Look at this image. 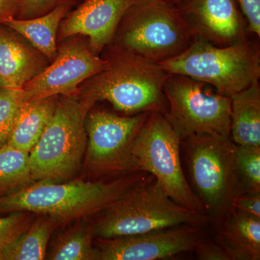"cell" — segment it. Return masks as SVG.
<instances>
[{"mask_svg":"<svg viewBox=\"0 0 260 260\" xmlns=\"http://www.w3.org/2000/svg\"><path fill=\"white\" fill-rule=\"evenodd\" d=\"M49 259L97 260L96 250L92 246L91 232L84 225L68 231L56 241Z\"/></svg>","mask_w":260,"mask_h":260,"instance_id":"obj_22","label":"cell"},{"mask_svg":"<svg viewBox=\"0 0 260 260\" xmlns=\"http://www.w3.org/2000/svg\"><path fill=\"white\" fill-rule=\"evenodd\" d=\"M3 86H2V84H1V83H0V90H1L2 89H3Z\"/></svg>","mask_w":260,"mask_h":260,"instance_id":"obj_32","label":"cell"},{"mask_svg":"<svg viewBox=\"0 0 260 260\" xmlns=\"http://www.w3.org/2000/svg\"><path fill=\"white\" fill-rule=\"evenodd\" d=\"M108 63L90 50L88 45L74 39L57 49L50 65L24 85L27 102L78 94L79 85L102 72Z\"/></svg>","mask_w":260,"mask_h":260,"instance_id":"obj_11","label":"cell"},{"mask_svg":"<svg viewBox=\"0 0 260 260\" xmlns=\"http://www.w3.org/2000/svg\"><path fill=\"white\" fill-rule=\"evenodd\" d=\"M74 3V0H20V11L17 18L30 19L49 13L64 3Z\"/></svg>","mask_w":260,"mask_h":260,"instance_id":"obj_26","label":"cell"},{"mask_svg":"<svg viewBox=\"0 0 260 260\" xmlns=\"http://www.w3.org/2000/svg\"><path fill=\"white\" fill-rule=\"evenodd\" d=\"M106 68L85 86L82 98L93 106L107 101L128 113L158 112L165 114L168 104L164 88L169 73L153 62L114 47Z\"/></svg>","mask_w":260,"mask_h":260,"instance_id":"obj_2","label":"cell"},{"mask_svg":"<svg viewBox=\"0 0 260 260\" xmlns=\"http://www.w3.org/2000/svg\"><path fill=\"white\" fill-rule=\"evenodd\" d=\"M155 1L166 3V4L175 5L179 0H155Z\"/></svg>","mask_w":260,"mask_h":260,"instance_id":"obj_31","label":"cell"},{"mask_svg":"<svg viewBox=\"0 0 260 260\" xmlns=\"http://www.w3.org/2000/svg\"><path fill=\"white\" fill-rule=\"evenodd\" d=\"M150 112L121 116L96 111L87 114L88 162L99 174L138 172L131 155L135 135Z\"/></svg>","mask_w":260,"mask_h":260,"instance_id":"obj_10","label":"cell"},{"mask_svg":"<svg viewBox=\"0 0 260 260\" xmlns=\"http://www.w3.org/2000/svg\"><path fill=\"white\" fill-rule=\"evenodd\" d=\"M232 208L260 218V193L244 192L232 201Z\"/></svg>","mask_w":260,"mask_h":260,"instance_id":"obj_27","label":"cell"},{"mask_svg":"<svg viewBox=\"0 0 260 260\" xmlns=\"http://www.w3.org/2000/svg\"><path fill=\"white\" fill-rule=\"evenodd\" d=\"M57 97L42 98L24 103L15 116L7 144L30 153L54 115Z\"/></svg>","mask_w":260,"mask_h":260,"instance_id":"obj_18","label":"cell"},{"mask_svg":"<svg viewBox=\"0 0 260 260\" xmlns=\"http://www.w3.org/2000/svg\"><path fill=\"white\" fill-rule=\"evenodd\" d=\"M20 4V0H0V24L8 19L17 18Z\"/></svg>","mask_w":260,"mask_h":260,"instance_id":"obj_30","label":"cell"},{"mask_svg":"<svg viewBox=\"0 0 260 260\" xmlns=\"http://www.w3.org/2000/svg\"><path fill=\"white\" fill-rule=\"evenodd\" d=\"M91 104L62 95L40 139L29 153L32 179L65 180L77 174L88 144L85 120Z\"/></svg>","mask_w":260,"mask_h":260,"instance_id":"obj_6","label":"cell"},{"mask_svg":"<svg viewBox=\"0 0 260 260\" xmlns=\"http://www.w3.org/2000/svg\"><path fill=\"white\" fill-rule=\"evenodd\" d=\"M27 102L23 89L0 90V148L8 143L19 109Z\"/></svg>","mask_w":260,"mask_h":260,"instance_id":"obj_24","label":"cell"},{"mask_svg":"<svg viewBox=\"0 0 260 260\" xmlns=\"http://www.w3.org/2000/svg\"><path fill=\"white\" fill-rule=\"evenodd\" d=\"M181 145L164 114L152 112L135 135L131 155L137 170L149 173L176 203L205 215L183 171Z\"/></svg>","mask_w":260,"mask_h":260,"instance_id":"obj_8","label":"cell"},{"mask_svg":"<svg viewBox=\"0 0 260 260\" xmlns=\"http://www.w3.org/2000/svg\"><path fill=\"white\" fill-rule=\"evenodd\" d=\"M10 30L0 25V83L3 88L21 90L47 68L49 60L24 38Z\"/></svg>","mask_w":260,"mask_h":260,"instance_id":"obj_15","label":"cell"},{"mask_svg":"<svg viewBox=\"0 0 260 260\" xmlns=\"http://www.w3.org/2000/svg\"><path fill=\"white\" fill-rule=\"evenodd\" d=\"M141 172L112 181L39 180L0 197V213L26 212L67 222L102 212L142 179Z\"/></svg>","mask_w":260,"mask_h":260,"instance_id":"obj_1","label":"cell"},{"mask_svg":"<svg viewBox=\"0 0 260 260\" xmlns=\"http://www.w3.org/2000/svg\"><path fill=\"white\" fill-rule=\"evenodd\" d=\"M247 20V29L260 37V0H237Z\"/></svg>","mask_w":260,"mask_h":260,"instance_id":"obj_28","label":"cell"},{"mask_svg":"<svg viewBox=\"0 0 260 260\" xmlns=\"http://www.w3.org/2000/svg\"><path fill=\"white\" fill-rule=\"evenodd\" d=\"M114 39L115 47L160 63L186 50L194 37L175 5L138 0L121 19Z\"/></svg>","mask_w":260,"mask_h":260,"instance_id":"obj_7","label":"cell"},{"mask_svg":"<svg viewBox=\"0 0 260 260\" xmlns=\"http://www.w3.org/2000/svg\"><path fill=\"white\" fill-rule=\"evenodd\" d=\"M29 153L8 144L0 148V197L32 180Z\"/></svg>","mask_w":260,"mask_h":260,"instance_id":"obj_21","label":"cell"},{"mask_svg":"<svg viewBox=\"0 0 260 260\" xmlns=\"http://www.w3.org/2000/svg\"><path fill=\"white\" fill-rule=\"evenodd\" d=\"M73 4L64 3L37 18H10L3 24L24 38L51 62L57 55L58 29Z\"/></svg>","mask_w":260,"mask_h":260,"instance_id":"obj_17","label":"cell"},{"mask_svg":"<svg viewBox=\"0 0 260 260\" xmlns=\"http://www.w3.org/2000/svg\"><path fill=\"white\" fill-rule=\"evenodd\" d=\"M53 219H39L0 251V260L45 259L48 242L54 230Z\"/></svg>","mask_w":260,"mask_h":260,"instance_id":"obj_20","label":"cell"},{"mask_svg":"<svg viewBox=\"0 0 260 260\" xmlns=\"http://www.w3.org/2000/svg\"><path fill=\"white\" fill-rule=\"evenodd\" d=\"M206 215L178 204L153 177L142 178L102 211L92 232L99 239L145 234L181 224L203 226Z\"/></svg>","mask_w":260,"mask_h":260,"instance_id":"obj_3","label":"cell"},{"mask_svg":"<svg viewBox=\"0 0 260 260\" xmlns=\"http://www.w3.org/2000/svg\"><path fill=\"white\" fill-rule=\"evenodd\" d=\"M194 194L210 223L218 226L232 201L244 193L235 162V143L231 137L201 135L182 140Z\"/></svg>","mask_w":260,"mask_h":260,"instance_id":"obj_5","label":"cell"},{"mask_svg":"<svg viewBox=\"0 0 260 260\" xmlns=\"http://www.w3.org/2000/svg\"><path fill=\"white\" fill-rule=\"evenodd\" d=\"M216 228L215 241L231 260L260 259V218L231 208Z\"/></svg>","mask_w":260,"mask_h":260,"instance_id":"obj_16","label":"cell"},{"mask_svg":"<svg viewBox=\"0 0 260 260\" xmlns=\"http://www.w3.org/2000/svg\"><path fill=\"white\" fill-rule=\"evenodd\" d=\"M30 225V218L26 212H14L8 216L0 217V251L13 242Z\"/></svg>","mask_w":260,"mask_h":260,"instance_id":"obj_25","label":"cell"},{"mask_svg":"<svg viewBox=\"0 0 260 260\" xmlns=\"http://www.w3.org/2000/svg\"><path fill=\"white\" fill-rule=\"evenodd\" d=\"M205 83L170 75L164 84V114L181 141L196 135L231 137V98L205 90Z\"/></svg>","mask_w":260,"mask_h":260,"instance_id":"obj_9","label":"cell"},{"mask_svg":"<svg viewBox=\"0 0 260 260\" xmlns=\"http://www.w3.org/2000/svg\"><path fill=\"white\" fill-rule=\"evenodd\" d=\"M235 162L244 192L260 193V146L235 144Z\"/></svg>","mask_w":260,"mask_h":260,"instance_id":"obj_23","label":"cell"},{"mask_svg":"<svg viewBox=\"0 0 260 260\" xmlns=\"http://www.w3.org/2000/svg\"><path fill=\"white\" fill-rule=\"evenodd\" d=\"M158 64L169 74L209 84L217 93L229 97L248 88L260 76L259 47L246 36L224 47L194 37L186 50Z\"/></svg>","mask_w":260,"mask_h":260,"instance_id":"obj_4","label":"cell"},{"mask_svg":"<svg viewBox=\"0 0 260 260\" xmlns=\"http://www.w3.org/2000/svg\"><path fill=\"white\" fill-rule=\"evenodd\" d=\"M200 260H231L225 249L215 240L205 238L194 251Z\"/></svg>","mask_w":260,"mask_h":260,"instance_id":"obj_29","label":"cell"},{"mask_svg":"<svg viewBox=\"0 0 260 260\" xmlns=\"http://www.w3.org/2000/svg\"><path fill=\"white\" fill-rule=\"evenodd\" d=\"M138 0H83L61 20V39L89 38L88 47L99 55L112 43L121 19Z\"/></svg>","mask_w":260,"mask_h":260,"instance_id":"obj_14","label":"cell"},{"mask_svg":"<svg viewBox=\"0 0 260 260\" xmlns=\"http://www.w3.org/2000/svg\"><path fill=\"white\" fill-rule=\"evenodd\" d=\"M231 98V138L235 144L260 146L259 80Z\"/></svg>","mask_w":260,"mask_h":260,"instance_id":"obj_19","label":"cell"},{"mask_svg":"<svg viewBox=\"0 0 260 260\" xmlns=\"http://www.w3.org/2000/svg\"><path fill=\"white\" fill-rule=\"evenodd\" d=\"M174 5L194 38L224 47L246 36L236 0H179Z\"/></svg>","mask_w":260,"mask_h":260,"instance_id":"obj_13","label":"cell"},{"mask_svg":"<svg viewBox=\"0 0 260 260\" xmlns=\"http://www.w3.org/2000/svg\"><path fill=\"white\" fill-rule=\"evenodd\" d=\"M201 226L181 224L138 234L100 239L97 260H155L194 251L205 239Z\"/></svg>","mask_w":260,"mask_h":260,"instance_id":"obj_12","label":"cell"}]
</instances>
